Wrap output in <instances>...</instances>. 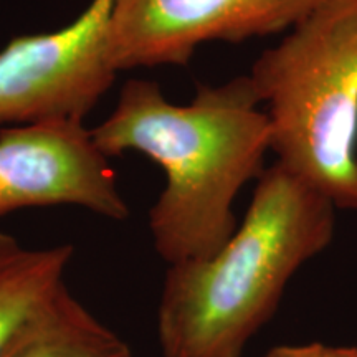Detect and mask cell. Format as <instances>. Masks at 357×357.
<instances>
[{"label": "cell", "instance_id": "1", "mask_svg": "<svg viewBox=\"0 0 357 357\" xmlns=\"http://www.w3.org/2000/svg\"><path fill=\"white\" fill-rule=\"evenodd\" d=\"M106 158L134 151L162 167L166 187L149 212L155 253L169 265L204 260L235 234L234 200L265 171L271 131L248 75L199 84L174 105L158 83L129 79L105 123L89 129Z\"/></svg>", "mask_w": 357, "mask_h": 357}, {"label": "cell", "instance_id": "2", "mask_svg": "<svg viewBox=\"0 0 357 357\" xmlns=\"http://www.w3.org/2000/svg\"><path fill=\"white\" fill-rule=\"evenodd\" d=\"M336 211L280 162L265 167L229 242L167 266L158 306L162 357H242L294 273L331 245Z\"/></svg>", "mask_w": 357, "mask_h": 357}, {"label": "cell", "instance_id": "3", "mask_svg": "<svg viewBox=\"0 0 357 357\" xmlns=\"http://www.w3.org/2000/svg\"><path fill=\"white\" fill-rule=\"evenodd\" d=\"M276 162L357 211V0H328L263 50L248 75Z\"/></svg>", "mask_w": 357, "mask_h": 357}, {"label": "cell", "instance_id": "4", "mask_svg": "<svg viewBox=\"0 0 357 357\" xmlns=\"http://www.w3.org/2000/svg\"><path fill=\"white\" fill-rule=\"evenodd\" d=\"M114 2L93 0L63 29L7 43L0 52V123L83 121L116 75L106 60Z\"/></svg>", "mask_w": 357, "mask_h": 357}, {"label": "cell", "instance_id": "5", "mask_svg": "<svg viewBox=\"0 0 357 357\" xmlns=\"http://www.w3.org/2000/svg\"><path fill=\"white\" fill-rule=\"evenodd\" d=\"M328 0H116L106 35L114 73L187 65L205 42H243L291 30Z\"/></svg>", "mask_w": 357, "mask_h": 357}, {"label": "cell", "instance_id": "6", "mask_svg": "<svg viewBox=\"0 0 357 357\" xmlns=\"http://www.w3.org/2000/svg\"><path fill=\"white\" fill-rule=\"evenodd\" d=\"M75 205L111 220L129 208L109 159L77 119L0 129V217L30 207Z\"/></svg>", "mask_w": 357, "mask_h": 357}, {"label": "cell", "instance_id": "7", "mask_svg": "<svg viewBox=\"0 0 357 357\" xmlns=\"http://www.w3.org/2000/svg\"><path fill=\"white\" fill-rule=\"evenodd\" d=\"M0 357H134L124 339L79 303L66 284L13 331Z\"/></svg>", "mask_w": 357, "mask_h": 357}, {"label": "cell", "instance_id": "8", "mask_svg": "<svg viewBox=\"0 0 357 357\" xmlns=\"http://www.w3.org/2000/svg\"><path fill=\"white\" fill-rule=\"evenodd\" d=\"M75 248H26L0 231V351L19 326L65 284Z\"/></svg>", "mask_w": 357, "mask_h": 357}, {"label": "cell", "instance_id": "9", "mask_svg": "<svg viewBox=\"0 0 357 357\" xmlns=\"http://www.w3.org/2000/svg\"><path fill=\"white\" fill-rule=\"evenodd\" d=\"M261 357H357L356 346H328L323 342L311 344L276 346Z\"/></svg>", "mask_w": 357, "mask_h": 357}]
</instances>
